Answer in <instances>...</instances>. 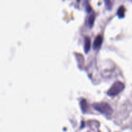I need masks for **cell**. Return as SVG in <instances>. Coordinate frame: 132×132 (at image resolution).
Wrapping results in <instances>:
<instances>
[{
    "instance_id": "1",
    "label": "cell",
    "mask_w": 132,
    "mask_h": 132,
    "mask_svg": "<svg viewBox=\"0 0 132 132\" xmlns=\"http://www.w3.org/2000/svg\"><path fill=\"white\" fill-rule=\"evenodd\" d=\"M94 108L97 111L99 112L100 113H103L108 116V115L112 114V108L110 106L106 103H95L94 104Z\"/></svg>"
},
{
    "instance_id": "2",
    "label": "cell",
    "mask_w": 132,
    "mask_h": 132,
    "mask_svg": "<svg viewBox=\"0 0 132 132\" xmlns=\"http://www.w3.org/2000/svg\"><path fill=\"white\" fill-rule=\"evenodd\" d=\"M125 89V85L121 81H116L108 91V95L110 96H116Z\"/></svg>"
},
{
    "instance_id": "3",
    "label": "cell",
    "mask_w": 132,
    "mask_h": 132,
    "mask_svg": "<svg viewBox=\"0 0 132 132\" xmlns=\"http://www.w3.org/2000/svg\"><path fill=\"white\" fill-rule=\"evenodd\" d=\"M103 43V37L101 36H97L94 43V48L98 49L101 47Z\"/></svg>"
},
{
    "instance_id": "4",
    "label": "cell",
    "mask_w": 132,
    "mask_h": 132,
    "mask_svg": "<svg viewBox=\"0 0 132 132\" xmlns=\"http://www.w3.org/2000/svg\"><path fill=\"white\" fill-rule=\"evenodd\" d=\"M91 46V41L90 37H86L85 39V51L86 53H88L90 49Z\"/></svg>"
},
{
    "instance_id": "5",
    "label": "cell",
    "mask_w": 132,
    "mask_h": 132,
    "mask_svg": "<svg viewBox=\"0 0 132 132\" xmlns=\"http://www.w3.org/2000/svg\"><path fill=\"white\" fill-rule=\"evenodd\" d=\"M117 14H118L119 18H123L125 16V8L123 6H121V7L119 9L118 11H117Z\"/></svg>"
},
{
    "instance_id": "6",
    "label": "cell",
    "mask_w": 132,
    "mask_h": 132,
    "mask_svg": "<svg viewBox=\"0 0 132 132\" xmlns=\"http://www.w3.org/2000/svg\"><path fill=\"white\" fill-rule=\"evenodd\" d=\"M81 109L84 112H85L87 110V103H86V101L85 99H82L81 101Z\"/></svg>"
},
{
    "instance_id": "7",
    "label": "cell",
    "mask_w": 132,
    "mask_h": 132,
    "mask_svg": "<svg viewBox=\"0 0 132 132\" xmlns=\"http://www.w3.org/2000/svg\"><path fill=\"white\" fill-rule=\"evenodd\" d=\"M95 15L94 14H92L91 15H90V17L88 18V24L90 25V27H92L94 24V21H95Z\"/></svg>"
},
{
    "instance_id": "8",
    "label": "cell",
    "mask_w": 132,
    "mask_h": 132,
    "mask_svg": "<svg viewBox=\"0 0 132 132\" xmlns=\"http://www.w3.org/2000/svg\"><path fill=\"white\" fill-rule=\"evenodd\" d=\"M105 1H106V3H109L110 4V0H105Z\"/></svg>"
}]
</instances>
